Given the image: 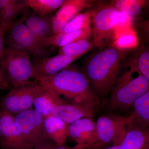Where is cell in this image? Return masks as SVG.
Segmentation results:
<instances>
[{"label": "cell", "mask_w": 149, "mask_h": 149, "mask_svg": "<svg viewBox=\"0 0 149 149\" xmlns=\"http://www.w3.org/2000/svg\"><path fill=\"white\" fill-rule=\"evenodd\" d=\"M133 49H121L108 46L93 55L82 72L100 100H105L125 69Z\"/></svg>", "instance_id": "6da1fadb"}, {"label": "cell", "mask_w": 149, "mask_h": 149, "mask_svg": "<svg viewBox=\"0 0 149 149\" xmlns=\"http://www.w3.org/2000/svg\"><path fill=\"white\" fill-rule=\"evenodd\" d=\"M35 80L45 88L53 90L58 95L63 96L70 102L98 109L100 101L94 93L88 80L82 72L68 67L51 76L39 77Z\"/></svg>", "instance_id": "7a4b0ae2"}, {"label": "cell", "mask_w": 149, "mask_h": 149, "mask_svg": "<svg viewBox=\"0 0 149 149\" xmlns=\"http://www.w3.org/2000/svg\"><path fill=\"white\" fill-rule=\"evenodd\" d=\"M91 11L92 41L99 50L111 45L119 30L130 27L131 17L120 12L111 4H100Z\"/></svg>", "instance_id": "3957f363"}, {"label": "cell", "mask_w": 149, "mask_h": 149, "mask_svg": "<svg viewBox=\"0 0 149 149\" xmlns=\"http://www.w3.org/2000/svg\"><path fill=\"white\" fill-rule=\"evenodd\" d=\"M138 72L125 67L110 93L107 108L111 113L117 114L127 111L136 100L149 91V80Z\"/></svg>", "instance_id": "277c9868"}, {"label": "cell", "mask_w": 149, "mask_h": 149, "mask_svg": "<svg viewBox=\"0 0 149 149\" xmlns=\"http://www.w3.org/2000/svg\"><path fill=\"white\" fill-rule=\"evenodd\" d=\"M0 69L6 81L13 88L23 87L34 76L33 65L29 54L4 47Z\"/></svg>", "instance_id": "5b68a950"}, {"label": "cell", "mask_w": 149, "mask_h": 149, "mask_svg": "<svg viewBox=\"0 0 149 149\" xmlns=\"http://www.w3.org/2000/svg\"><path fill=\"white\" fill-rule=\"evenodd\" d=\"M132 120L133 116L131 115L124 116L110 113L100 116L95 121V134L87 149L110 146L131 123Z\"/></svg>", "instance_id": "8992f818"}, {"label": "cell", "mask_w": 149, "mask_h": 149, "mask_svg": "<svg viewBox=\"0 0 149 149\" xmlns=\"http://www.w3.org/2000/svg\"><path fill=\"white\" fill-rule=\"evenodd\" d=\"M23 22L22 16L15 22L6 33L4 44L8 47L32 55L38 58L47 56V48L42 46L40 40Z\"/></svg>", "instance_id": "52a82bcc"}, {"label": "cell", "mask_w": 149, "mask_h": 149, "mask_svg": "<svg viewBox=\"0 0 149 149\" xmlns=\"http://www.w3.org/2000/svg\"><path fill=\"white\" fill-rule=\"evenodd\" d=\"M14 116L22 136L34 148L55 144L46 133L44 125L45 117L35 109L27 110Z\"/></svg>", "instance_id": "ba28073f"}, {"label": "cell", "mask_w": 149, "mask_h": 149, "mask_svg": "<svg viewBox=\"0 0 149 149\" xmlns=\"http://www.w3.org/2000/svg\"><path fill=\"white\" fill-rule=\"evenodd\" d=\"M43 88L36 80L23 87L10 89L0 101V112L13 115L32 109L35 96Z\"/></svg>", "instance_id": "9c48e42d"}, {"label": "cell", "mask_w": 149, "mask_h": 149, "mask_svg": "<svg viewBox=\"0 0 149 149\" xmlns=\"http://www.w3.org/2000/svg\"><path fill=\"white\" fill-rule=\"evenodd\" d=\"M0 146L1 149H32L17 129L13 115L0 112Z\"/></svg>", "instance_id": "30bf717a"}, {"label": "cell", "mask_w": 149, "mask_h": 149, "mask_svg": "<svg viewBox=\"0 0 149 149\" xmlns=\"http://www.w3.org/2000/svg\"><path fill=\"white\" fill-rule=\"evenodd\" d=\"M79 58L80 57L69 56L59 54L52 57L39 58L32 62L33 78L36 79L56 74Z\"/></svg>", "instance_id": "8fae6325"}, {"label": "cell", "mask_w": 149, "mask_h": 149, "mask_svg": "<svg viewBox=\"0 0 149 149\" xmlns=\"http://www.w3.org/2000/svg\"><path fill=\"white\" fill-rule=\"evenodd\" d=\"M89 5V1L85 0L64 1L59 9L52 17L54 34L63 32L66 24Z\"/></svg>", "instance_id": "7c38bea8"}, {"label": "cell", "mask_w": 149, "mask_h": 149, "mask_svg": "<svg viewBox=\"0 0 149 149\" xmlns=\"http://www.w3.org/2000/svg\"><path fill=\"white\" fill-rule=\"evenodd\" d=\"M95 128L94 118H83L69 124L68 137L77 143L74 148L87 149L95 134Z\"/></svg>", "instance_id": "4fadbf2b"}, {"label": "cell", "mask_w": 149, "mask_h": 149, "mask_svg": "<svg viewBox=\"0 0 149 149\" xmlns=\"http://www.w3.org/2000/svg\"><path fill=\"white\" fill-rule=\"evenodd\" d=\"M95 111L86 106L63 101L55 107L52 116L70 124L83 118H94Z\"/></svg>", "instance_id": "5bb4252c"}, {"label": "cell", "mask_w": 149, "mask_h": 149, "mask_svg": "<svg viewBox=\"0 0 149 149\" xmlns=\"http://www.w3.org/2000/svg\"><path fill=\"white\" fill-rule=\"evenodd\" d=\"M24 24L32 34L40 40L54 35L52 17L50 15L41 16L37 13L29 12L27 9L22 15Z\"/></svg>", "instance_id": "9a60e30c"}, {"label": "cell", "mask_w": 149, "mask_h": 149, "mask_svg": "<svg viewBox=\"0 0 149 149\" xmlns=\"http://www.w3.org/2000/svg\"><path fill=\"white\" fill-rule=\"evenodd\" d=\"M63 101L53 90L43 86L35 96L33 107L35 111L45 118L52 116L55 107Z\"/></svg>", "instance_id": "2e32d148"}, {"label": "cell", "mask_w": 149, "mask_h": 149, "mask_svg": "<svg viewBox=\"0 0 149 149\" xmlns=\"http://www.w3.org/2000/svg\"><path fill=\"white\" fill-rule=\"evenodd\" d=\"M27 8L24 0H0V24L8 30Z\"/></svg>", "instance_id": "e0dca14e"}, {"label": "cell", "mask_w": 149, "mask_h": 149, "mask_svg": "<svg viewBox=\"0 0 149 149\" xmlns=\"http://www.w3.org/2000/svg\"><path fill=\"white\" fill-rule=\"evenodd\" d=\"M92 27H91L79 31L61 32L43 39L40 41V42L45 48H47L51 46L61 47L77 40L90 39L92 37Z\"/></svg>", "instance_id": "ac0fdd59"}, {"label": "cell", "mask_w": 149, "mask_h": 149, "mask_svg": "<svg viewBox=\"0 0 149 149\" xmlns=\"http://www.w3.org/2000/svg\"><path fill=\"white\" fill-rule=\"evenodd\" d=\"M44 125L46 133L51 141L58 146L64 144L68 137L69 124L50 116L45 118Z\"/></svg>", "instance_id": "d6986e66"}, {"label": "cell", "mask_w": 149, "mask_h": 149, "mask_svg": "<svg viewBox=\"0 0 149 149\" xmlns=\"http://www.w3.org/2000/svg\"><path fill=\"white\" fill-rule=\"evenodd\" d=\"M120 146L122 149H149V128L131 126L124 135Z\"/></svg>", "instance_id": "ffe728a7"}, {"label": "cell", "mask_w": 149, "mask_h": 149, "mask_svg": "<svg viewBox=\"0 0 149 149\" xmlns=\"http://www.w3.org/2000/svg\"><path fill=\"white\" fill-rule=\"evenodd\" d=\"M132 126L148 128L149 125V91L137 99L132 106Z\"/></svg>", "instance_id": "44dd1931"}, {"label": "cell", "mask_w": 149, "mask_h": 149, "mask_svg": "<svg viewBox=\"0 0 149 149\" xmlns=\"http://www.w3.org/2000/svg\"><path fill=\"white\" fill-rule=\"evenodd\" d=\"M131 52L126 65L132 68L149 80V52L148 49L143 48Z\"/></svg>", "instance_id": "7402d4cb"}, {"label": "cell", "mask_w": 149, "mask_h": 149, "mask_svg": "<svg viewBox=\"0 0 149 149\" xmlns=\"http://www.w3.org/2000/svg\"><path fill=\"white\" fill-rule=\"evenodd\" d=\"M94 47L90 39L77 40L60 48L59 54L72 57H80L92 49Z\"/></svg>", "instance_id": "603a6c76"}, {"label": "cell", "mask_w": 149, "mask_h": 149, "mask_svg": "<svg viewBox=\"0 0 149 149\" xmlns=\"http://www.w3.org/2000/svg\"><path fill=\"white\" fill-rule=\"evenodd\" d=\"M64 0H24L28 8L41 16L50 15L62 4Z\"/></svg>", "instance_id": "cb8c5ba5"}, {"label": "cell", "mask_w": 149, "mask_h": 149, "mask_svg": "<svg viewBox=\"0 0 149 149\" xmlns=\"http://www.w3.org/2000/svg\"><path fill=\"white\" fill-rule=\"evenodd\" d=\"M138 45V38L130 27L119 30L111 45L121 49H133Z\"/></svg>", "instance_id": "d4e9b609"}, {"label": "cell", "mask_w": 149, "mask_h": 149, "mask_svg": "<svg viewBox=\"0 0 149 149\" xmlns=\"http://www.w3.org/2000/svg\"><path fill=\"white\" fill-rule=\"evenodd\" d=\"M147 2L142 0H116L111 1V4L120 12L131 17L141 13Z\"/></svg>", "instance_id": "484cf974"}, {"label": "cell", "mask_w": 149, "mask_h": 149, "mask_svg": "<svg viewBox=\"0 0 149 149\" xmlns=\"http://www.w3.org/2000/svg\"><path fill=\"white\" fill-rule=\"evenodd\" d=\"M91 11H86L78 14L72 19L65 25L63 32H70L83 30L91 27Z\"/></svg>", "instance_id": "4316f807"}, {"label": "cell", "mask_w": 149, "mask_h": 149, "mask_svg": "<svg viewBox=\"0 0 149 149\" xmlns=\"http://www.w3.org/2000/svg\"><path fill=\"white\" fill-rule=\"evenodd\" d=\"M7 30L0 24V62L3 55L4 49V39Z\"/></svg>", "instance_id": "83f0119b"}, {"label": "cell", "mask_w": 149, "mask_h": 149, "mask_svg": "<svg viewBox=\"0 0 149 149\" xmlns=\"http://www.w3.org/2000/svg\"><path fill=\"white\" fill-rule=\"evenodd\" d=\"M10 86L6 81L3 72L0 69V89L2 90H10Z\"/></svg>", "instance_id": "f1b7e54d"}, {"label": "cell", "mask_w": 149, "mask_h": 149, "mask_svg": "<svg viewBox=\"0 0 149 149\" xmlns=\"http://www.w3.org/2000/svg\"><path fill=\"white\" fill-rule=\"evenodd\" d=\"M56 145L55 144H51L42 146L35 147L32 149H54Z\"/></svg>", "instance_id": "f546056e"}, {"label": "cell", "mask_w": 149, "mask_h": 149, "mask_svg": "<svg viewBox=\"0 0 149 149\" xmlns=\"http://www.w3.org/2000/svg\"><path fill=\"white\" fill-rule=\"evenodd\" d=\"M54 149H77L74 148V147L73 148H71V147H70L65 144H63V145H61V146H58V145H56Z\"/></svg>", "instance_id": "4dcf8cb0"}, {"label": "cell", "mask_w": 149, "mask_h": 149, "mask_svg": "<svg viewBox=\"0 0 149 149\" xmlns=\"http://www.w3.org/2000/svg\"><path fill=\"white\" fill-rule=\"evenodd\" d=\"M98 149H122V148L120 146H113V145H112V146H110Z\"/></svg>", "instance_id": "1f68e13d"}, {"label": "cell", "mask_w": 149, "mask_h": 149, "mask_svg": "<svg viewBox=\"0 0 149 149\" xmlns=\"http://www.w3.org/2000/svg\"><path fill=\"white\" fill-rule=\"evenodd\" d=\"M0 149H1V146H0Z\"/></svg>", "instance_id": "d6a6232c"}]
</instances>
